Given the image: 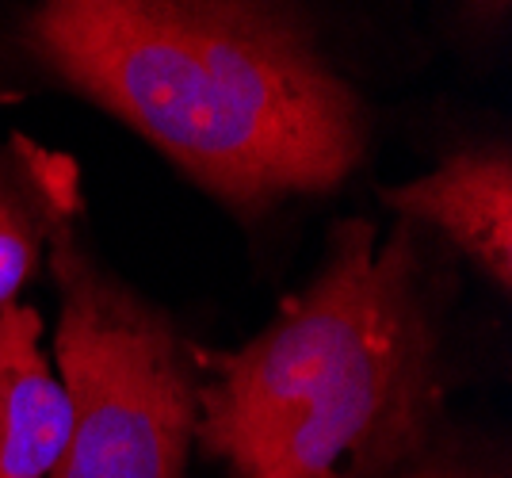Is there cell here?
<instances>
[{
	"mask_svg": "<svg viewBox=\"0 0 512 478\" xmlns=\"http://www.w3.org/2000/svg\"><path fill=\"white\" fill-rule=\"evenodd\" d=\"M54 368L69 436L46 478H184L195 452L203 341L107 261L88 207L50 241Z\"/></svg>",
	"mask_w": 512,
	"mask_h": 478,
	"instance_id": "3957f363",
	"label": "cell"
},
{
	"mask_svg": "<svg viewBox=\"0 0 512 478\" xmlns=\"http://www.w3.org/2000/svg\"><path fill=\"white\" fill-rule=\"evenodd\" d=\"M436 62L417 0H0V108L88 104L237 226L276 280L371 180Z\"/></svg>",
	"mask_w": 512,
	"mask_h": 478,
	"instance_id": "6da1fadb",
	"label": "cell"
},
{
	"mask_svg": "<svg viewBox=\"0 0 512 478\" xmlns=\"http://www.w3.org/2000/svg\"><path fill=\"white\" fill-rule=\"evenodd\" d=\"M467 280L417 222L333 218L310 280L203 348L195 448L230 478H394L448 425Z\"/></svg>",
	"mask_w": 512,
	"mask_h": 478,
	"instance_id": "7a4b0ae2",
	"label": "cell"
},
{
	"mask_svg": "<svg viewBox=\"0 0 512 478\" xmlns=\"http://www.w3.org/2000/svg\"><path fill=\"white\" fill-rule=\"evenodd\" d=\"M417 16L436 54L444 50L478 73L509 58L512 0H417Z\"/></svg>",
	"mask_w": 512,
	"mask_h": 478,
	"instance_id": "52a82bcc",
	"label": "cell"
},
{
	"mask_svg": "<svg viewBox=\"0 0 512 478\" xmlns=\"http://www.w3.org/2000/svg\"><path fill=\"white\" fill-rule=\"evenodd\" d=\"M88 207L77 157L12 131L0 142V310L43 280L50 241Z\"/></svg>",
	"mask_w": 512,
	"mask_h": 478,
	"instance_id": "5b68a950",
	"label": "cell"
},
{
	"mask_svg": "<svg viewBox=\"0 0 512 478\" xmlns=\"http://www.w3.org/2000/svg\"><path fill=\"white\" fill-rule=\"evenodd\" d=\"M394 478H509V463L448 421Z\"/></svg>",
	"mask_w": 512,
	"mask_h": 478,
	"instance_id": "ba28073f",
	"label": "cell"
},
{
	"mask_svg": "<svg viewBox=\"0 0 512 478\" xmlns=\"http://www.w3.org/2000/svg\"><path fill=\"white\" fill-rule=\"evenodd\" d=\"M379 207L417 222L463 264L497 303L512 299V146L505 127L470 123L451 131L425 173L371 184Z\"/></svg>",
	"mask_w": 512,
	"mask_h": 478,
	"instance_id": "277c9868",
	"label": "cell"
},
{
	"mask_svg": "<svg viewBox=\"0 0 512 478\" xmlns=\"http://www.w3.org/2000/svg\"><path fill=\"white\" fill-rule=\"evenodd\" d=\"M31 303L0 310V478H46L69 436V394Z\"/></svg>",
	"mask_w": 512,
	"mask_h": 478,
	"instance_id": "8992f818",
	"label": "cell"
}]
</instances>
